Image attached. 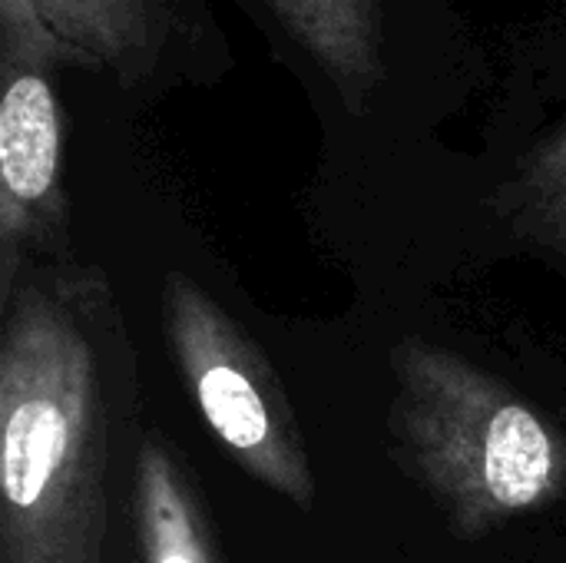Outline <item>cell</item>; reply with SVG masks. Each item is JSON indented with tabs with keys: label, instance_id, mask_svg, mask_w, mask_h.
Masks as SVG:
<instances>
[{
	"label": "cell",
	"instance_id": "obj_1",
	"mask_svg": "<svg viewBox=\"0 0 566 563\" xmlns=\"http://www.w3.org/2000/svg\"><path fill=\"white\" fill-rule=\"evenodd\" d=\"M0 315V563H103L109 285L93 269L33 262Z\"/></svg>",
	"mask_w": 566,
	"mask_h": 563
},
{
	"label": "cell",
	"instance_id": "obj_2",
	"mask_svg": "<svg viewBox=\"0 0 566 563\" xmlns=\"http://www.w3.org/2000/svg\"><path fill=\"white\" fill-rule=\"evenodd\" d=\"M391 438L464 541L566 498V438L507 382L428 338L391 348Z\"/></svg>",
	"mask_w": 566,
	"mask_h": 563
},
{
	"label": "cell",
	"instance_id": "obj_3",
	"mask_svg": "<svg viewBox=\"0 0 566 563\" xmlns=\"http://www.w3.org/2000/svg\"><path fill=\"white\" fill-rule=\"evenodd\" d=\"M163 329L216 441L262 488L308 511L318 484L289 392L245 329L186 272L163 279Z\"/></svg>",
	"mask_w": 566,
	"mask_h": 563
},
{
	"label": "cell",
	"instance_id": "obj_4",
	"mask_svg": "<svg viewBox=\"0 0 566 563\" xmlns=\"http://www.w3.org/2000/svg\"><path fill=\"white\" fill-rule=\"evenodd\" d=\"M0 302L40 256L63 249V110L53 70L0 63Z\"/></svg>",
	"mask_w": 566,
	"mask_h": 563
},
{
	"label": "cell",
	"instance_id": "obj_5",
	"mask_svg": "<svg viewBox=\"0 0 566 563\" xmlns=\"http://www.w3.org/2000/svg\"><path fill=\"white\" fill-rule=\"evenodd\" d=\"M295 43L318 63L352 110L385 80V17L378 0H269Z\"/></svg>",
	"mask_w": 566,
	"mask_h": 563
},
{
	"label": "cell",
	"instance_id": "obj_6",
	"mask_svg": "<svg viewBox=\"0 0 566 563\" xmlns=\"http://www.w3.org/2000/svg\"><path fill=\"white\" fill-rule=\"evenodd\" d=\"M50 30L93 70L139 80L153 70L169 27L166 0H36Z\"/></svg>",
	"mask_w": 566,
	"mask_h": 563
},
{
	"label": "cell",
	"instance_id": "obj_7",
	"mask_svg": "<svg viewBox=\"0 0 566 563\" xmlns=\"http://www.w3.org/2000/svg\"><path fill=\"white\" fill-rule=\"evenodd\" d=\"M133 511L143 563H219L202 504L156 435L143 438L133 475Z\"/></svg>",
	"mask_w": 566,
	"mask_h": 563
},
{
	"label": "cell",
	"instance_id": "obj_8",
	"mask_svg": "<svg viewBox=\"0 0 566 563\" xmlns=\"http://www.w3.org/2000/svg\"><path fill=\"white\" fill-rule=\"evenodd\" d=\"M504 212L521 236L566 259V123L517 166L504 189Z\"/></svg>",
	"mask_w": 566,
	"mask_h": 563
},
{
	"label": "cell",
	"instance_id": "obj_9",
	"mask_svg": "<svg viewBox=\"0 0 566 563\" xmlns=\"http://www.w3.org/2000/svg\"><path fill=\"white\" fill-rule=\"evenodd\" d=\"M0 63L17 66H90V60L66 46L43 20L36 0H0Z\"/></svg>",
	"mask_w": 566,
	"mask_h": 563
}]
</instances>
